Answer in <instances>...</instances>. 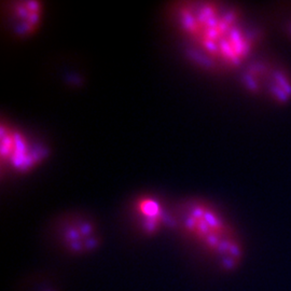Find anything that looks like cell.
Here are the masks:
<instances>
[{"label":"cell","instance_id":"cell-4","mask_svg":"<svg viewBox=\"0 0 291 291\" xmlns=\"http://www.w3.org/2000/svg\"><path fill=\"white\" fill-rule=\"evenodd\" d=\"M242 82L249 92L265 95L276 102H286L291 99L290 74L269 62H249L242 71Z\"/></svg>","mask_w":291,"mask_h":291},{"label":"cell","instance_id":"cell-1","mask_svg":"<svg viewBox=\"0 0 291 291\" xmlns=\"http://www.w3.org/2000/svg\"><path fill=\"white\" fill-rule=\"evenodd\" d=\"M169 11L190 57L205 68H240L256 51L258 30L233 5L190 0L173 3Z\"/></svg>","mask_w":291,"mask_h":291},{"label":"cell","instance_id":"cell-3","mask_svg":"<svg viewBox=\"0 0 291 291\" xmlns=\"http://www.w3.org/2000/svg\"><path fill=\"white\" fill-rule=\"evenodd\" d=\"M50 154L46 145L35 141L26 133L2 121L0 129V159L2 168L15 174L33 172Z\"/></svg>","mask_w":291,"mask_h":291},{"label":"cell","instance_id":"cell-6","mask_svg":"<svg viewBox=\"0 0 291 291\" xmlns=\"http://www.w3.org/2000/svg\"><path fill=\"white\" fill-rule=\"evenodd\" d=\"M3 13L10 32L17 38L33 36L41 26L45 4L37 0H17L3 4Z\"/></svg>","mask_w":291,"mask_h":291},{"label":"cell","instance_id":"cell-2","mask_svg":"<svg viewBox=\"0 0 291 291\" xmlns=\"http://www.w3.org/2000/svg\"><path fill=\"white\" fill-rule=\"evenodd\" d=\"M175 226L213 258L226 272L240 268L245 257L241 236L216 205L202 198H188L174 210Z\"/></svg>","mask_w":291,"mask_h":291},{"label":"cell","instance_id":"cell-7","mask_svg":"<svg viewBox=\"0 0 291 291\" xmlns=\"http://www.w3.org/2000/svg\"><path fill=\"white\" fill-rule=\"evenodd\" d=\"M133 215L138 227L146 235H154L167 226H175L174 213H171L162 201L152 194H142L132 204Z\"/></svg>","mask_w":291,"mask_h":291},{"label":"cell","instance_id":"cell-5","mask_svg":"<svg viewBox=\"0 0 291 291\" xmlns=\"http://www.w3.org/2000/svg\"><path fill=\"white\" fill-rule=\"evenodd\" d=\"M59 240L71 253L82 254L95 250L100 242L96 224L86 216L65 217L59 224Z\"/></svg>","mask_w":291,"mask_h":291}]
</instances>
